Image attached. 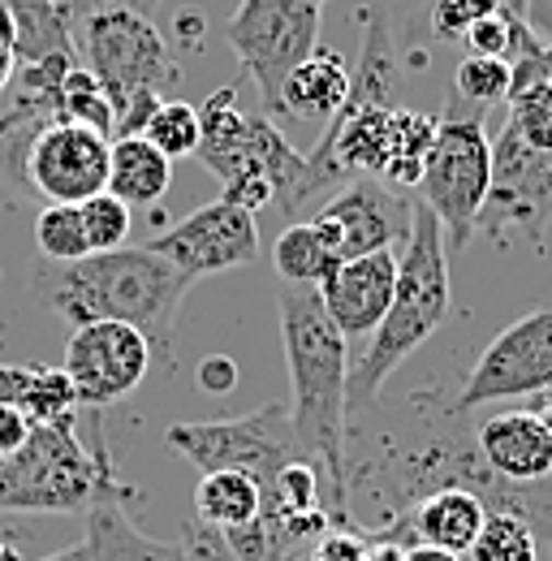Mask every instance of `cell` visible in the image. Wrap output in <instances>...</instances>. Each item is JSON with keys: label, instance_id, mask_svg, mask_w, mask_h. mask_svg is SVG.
Here are the masks:
<instances>
[{"label": "cell", "instance_id": "obj_47", "mask_svg": "<svg viewBox=\"0 0 552 561\" xmlns=\"http://www.w3.org/2000/svg\"><path fill=\"white\" fill-rule=\"evenodd\" d=\"M492 4H496V13H505L514 22H527V13H531V0H492Z\"/></svg>", "mask_w": 552, "mask_h": 561}, {"label": "cell", "instance_id": "obj_10", "mask_svg": "<svg viewBox=\"0 0 552 561\" xmlns=\"http://www.w3.org/2000/svg\"><path fill=\"white\" fill-rule=\"evenodd\" d=\"M552 389V307L527 311L509 329H501L475 358L453 415H467L505 398H540Z\"/></svg>", "mask_w": 552, "mask_h": 561}, {"label": "cell", "instance_id": "obj_16", "mask_svg": "<svg viewBox=\"0 0 552 561\" xmlns=\"http://www.w3.org/2000/svg\"><path fill=\"white\" fill-rule=\"evenodd\" d=\"M483 467L509 484H540L552 476V436L536 411H501L475 427Z\"/></svg>", "mask_w": 552, "mask_h": 561}, {"label": "cell", "instance_id": "obj_32", "mask_svg": "<svg viewBox=\"0 0 552 561\" xmlns=\"http://www.w3.org/2000/svg\"><path fill=\"white\" fill-rule=\"evenodd\" d=\"M142 139L151 142V147H160L169 160L195 156V147H199V108L186 104V100H164L156 108V117L147 122Z\"/></svg>", "mask_w": 552, "mask_h": 561}, {"label": "cell", "instance_id": "obj_14", "mask_svg": "<svg viewBox=\"0 0 552 561\" xmlns=\"http://www.w3.org/2000/svg\"><path fill=\"white\" fill-rule=\"evenodd\" d=\"M411 199H402L384 182L349 178L342 195H333L320 208L315 229L342 260H358L371 251H402V242L411 233Z\"/></svg>", "mask_w": 552, "mask_h": 561}, {"label": "cell", "instance_id": "obj_11", "mask_svg": "<svg viewBox=\"0 0 552 561\" xmlns=\"http://www.w3.org/2000/svg\"><path fill=\"white\" fill-rule=\"evenodd\" d=\"M151 358L156 351L135 324H122V320L78 324L66 346V376L78 393V407L104 411V407L130 398L142 385Z\"/></svg>", "mask_w": 552, "mask_h": 561}, {"label": "cell", "instance_id": "obj_7", "mask_svg": "<svg viewBox=\"0 0 552 561\" xmlns=\"http://www.w3.org/2000/svg\"><path fill=\"white\" fill-rule=\"evenodd\" d=\"M324 4L315 0H242L229 18V44L255 82L264 113H280V87L315 48H320Z\"/></svg>", "mask_w": 552, "mask_h": 561}, {"label": "cell", "instance_id": "obj_35", "mask_svg": "<svg viewBox=\"0 0 552 561\" xmlns=\"http://www.w3.org/2000/svg\"><path fill=\"white\" fill-rule=\"evenodd\" d=\"M522 31H527V22H514L505 13H487L467 31L462 48H467V57H501V61H509L518 39H522Z\"/></svg>", "mask_w": 552, "mask_h": 561}, {"label": "cell", "instance_id": "obj_30", "mask_svg": "<svg viewBox=\"0 0 552 561\" xmlns=\"http://www.w3.org/2000/svg\"><path fill=\"white\" fill-rule=\"evenodd\" d=\"M35 247L53 264H73V260L91 255L87 229H82V208L78 204H48V208H39V216H35Z\"/></svg>", "mask_w": 552, "mask_h": 561}, {"label": "cell", "instance_id": "obj_26", "mask_svg": "<svg viewBox=\"0 0 552 561\" xmlns=\"http://www.w3.org/2000/svg\"><path fill=\"white\" fill-rule=\"evenodd\" d=\"M436 142V117L414 113V108H393L389 122V160L380 169L376 182L384 186H418L423 178V160Z\"/></svg>", "mask_w": 552, "mask_h": 561}, {"label": "cell", "instance_id": "obj_28", "mask_svg": "<svg viewBox=\"0 0 552 561\" xmlns=\"http://www.w3.org/2000/svg\"><path fill=\"white\" fill-rule=\"evenodd\" d=\"M57 122H78L87 130H100V135H117V113H113V100L108 91L95 82V73H87L82 66H73L61 82V95H57Z\"/></svg>", "mask_w": 552, "mask_h": 561}, {"label": "cell", "instance_id": "obj_15", "mask_svg": "<svg viewBox=\"0 0 552 561\" xmlns=\"http://www.w3.org/2000/svg\"><path fill=\"white\" fill-rule=\"evenodd\" d=\"M393 285H398V251H371L358 260H342L337 273L320 285V302L345 342L371 337L393 302Z\"/></svg>", "mask_w": 552, "mask_h": 561}, {"label": "cell", "instance_id": "obj_54", "mask_svg": "<svg viewBox=\"0 0 552 561\" xmlns=\"http://www.w3.org/2000/svg\"><path fill=\"white\" fill-rule=\"evenodd\" d=\"M0 280H4V277H0Z\"/></svg>", "mask_w": 552, "mask_h": 561}, {"label": "cell", "instance_id": "obj_53", "mask_svg": "<svg viewBox=\"0 0 552 561\" xmlns=\"http://www.w3.org/2000/svg\"><path fill=\"white\" fill-rule=\"evenodd\" d=\"M315 4H324V0H315Z\"/></svg>", "mask_w": 552, "mask_h": 561}, {"label": "cell", "instance_id": "obj_43", "mask_svg": "<svg viewBox=\"0 0 552 561\" xmlns=\"http://www.w3.org/2000/svg\"><path fill=\"white\" fill-rule=\"evenodd\" d=\"M26 380H31V367H18V363H0V402H22L26 393Z\"/></svg>", "mask_w": 552, "mask_h": 561}, {"label": "cell", "instance_id": "obj_21", "mask_svg": "<svg viewBox=\"0 0 552 561\" xmlns=\"http://www.w3.org/2000/svg\"><path fill=\"white\" fill-rule=\"evenodd\" d=\"M349 95V66L342 53L315 48L280 87V113L298 122H333Z\"/></svg>", "mask_w": 552, "mask_h": 561}, {"label": "cell", "instance_id": "obj_49", "mask_svg": "<svg viewBox=\"0 0 552 561\" xmlns=\"http://www.w3.org/2000/svg\"><path fill=\"white\" fill-rule=\"evenodd\" d=\"M13 73H18V57L9 48H0V95L13 87Z\"/></svg>", "mask_w": 552, "mask_h": 561}, {"label": "cell", "instance_id": "obj_36", "mask_svg": "<svg viewBox=\"0 0 552 561\" xmlns=\"http://www.w3.org/2000/svg\"><path fill=\"white\" fill-rule=\"evenodd\" d=\"M487 13H496L492 0H436V4H432V31H436V39H445V44H462L467 31H471L480 18H487Z\"/></svg>", "mask_w": 552, "mask_h": 561}, {"label": "cell", "instance_id": "obj_39", "mask_svg": "<svg viewBox=\"0 0 552 561\" xmlns=\"http://www.w3.org/2000/svg\"><path fill=\"white\" fill-rule=\"evenodd\" d=\"M195 380H199L204 393L225 398V393L238 389V363H233L229 354H207L204 363H199V371H195Z\"/></svg>", "mask_w": 552, "mask_h": 561}, {"label": "cell", "instance_id": "obj_44", "mask_svg": "<svg viewBox=\"0 0 552 561\" xmlns=\"http://www.w3.org/2000/svg\"><path fill=\"white\" fill-rule=\"evenodd\" d=\"M26 126H39L31 113H22L13 100H9V108H0V142L4 139H13V135H22Z\"/></svg>", "mask_w": 552, "mask_h": 561}, {"label": "cell", "instance_id": "obj_45", "mask_svg": "<svg viewBox=\"0 0 552 561\" xmlns=\"http://www.w3.org/2000/svg\"><path fill=\"white\" fill-rule=\"evenodd\" d=\"M406 558V549L398 545V540H376V545H367V561H402Z\"/></svg>", "mask_w": 552, "mask_h": 561}, {"label": "cell", "instance_id": "obj_38", "mask_svg": "<svg viewBox=\"0 0 552 561\" xmlns=\"http://www.w3.org/2000/svg\"><path fill=\"white\" fill-rule=\"evenodd\" d=\"M220 199H225V204H233V208L251 211V216H260L268 204H276L273 186H268L260 173H242V178L225 182V186H220Z\"/></svg>", "mask_w": 552, "mask_h": 561}, {"label": "cell", "instance_id": "obj_31", "mask_svg": "<svg viewBox=\"0 0 552 561\" xmlns=\"http://www.w3.org/2000/svg\"><path fill=\"white\" fill-rule=\"evenodd\" d=\"M18 407L26 411L31 423L73 420L78 393H73V385H69L66 367H31V380H26V393H22Z\"/></svg>", "mask_w": 552, "mask_h": 561}, {"label": "cell", "instance_id": "obj_13", "mask_svg": "<svg viewBox=\"0 0 552 561\" xmlns=\"http://www.w3.org/2000/svg\"><path fill=\"white\" fill-rule=\"evenodd\" d=\"M113 139L78 122H48L31 135L26 173L48 204H87L108 191Z\"/></svg>", "mask_w": 552, "mask_h": 561}, {"label": "cell", "instance_id": "obj_12", "mask_svg": "<svg viewBox=\"0 0 552 561\" xmlns=\"http://www.w3.org/2000/svg\"><path fill=\"white\" fill-rule=\"evenodd\" d=\"M147 247L156 255H164L173 268H182L191 280H199L211 273L255 264L260 260V225L251 211L216 199V204H204L191 216H182L164 233H156Z\"/></svg>", "mask_w": 552, "mask_h": 561}, {"label": "cell", "instance_id": "obj_27", "mask_svg": "<svg viewBox=\"0 0 552 561\" xmlns=\"http://www.w3.org/2000/svg\"><path fill=\"white\" fill-rule=\"evenodd\" d=\"M471 561H540V536L522 514L487 510L480 540L471 545Z\"/></svg>", "mask_w": 552, "mask_h": 561}, {"label": "cell", "instance_id": "obj_40", "mask_svg": "<svg viewBox=\"0 0 552 561\" xmlns=\"http://www.w3.org/2000/svg\"><path fill=\"white\" fill-rule=\"evenodd\" d=\"M31 427H35V423L26 420V411H22V407L0 402V458L18 454V449L26 445V436H31Z\"/></svg>", "mask_w": 552, "mask_h": 561}, {"label": "cell", "instance_id": "obj_17", "mask_svg": "<svg viewBox=\"0 0 552 561\" xmlns=\"http://www.w3.org/2000/svg\"><path fill=\"white\" fill-rule=\"evenodd\" d=\"M126 492L108 489L87 505V561H182V545L156 540L130 523Z\"/></svg>", "mask_w": 552, "mask_h": 561}, {"label": "cell", "instance_id": "obj_23", "mask_svg": "<svg viewBox=\"0 0 552 561\" xmlns=\"http://www.w3.org/2000/svg\"><path fill=\"white\" fill-rule=\"evenodd\" d=\"M13 9V57L18 66L48 61V57H78L73 18L61 0H9Z\"/></svg>", "mask_w": 552, "mask_h": 561}, {"label": "cell", "instance_id": "obj_9", "mask_svg": "<svg viewBox=\"0 0 552 561\" xmlns=\"http://www.w3.org/2000/svg\"><path fill=\"white\" fill-rule=\"evenodd\" d=\"M552 225V151H536L509 126L492 142V182L475 220V233L492 242H531L544 247Z\"/></svg>", "mask_w": 552, "mask_h": 561}, {"label": "cell", "instance_id": "obj_3", "mask_svg": "<svg viewBox=\"0 0 552 561\" xmlns=\"http://www.w3.org/2000/svg\"><path fill=\"white\" fill-rule=\"evenodd\" d=\"M449 298H453V285H449V247H445L440 220L432 216L427 204H414L411 233H406L402 255H398L393 302H389L380 329L371 333L367 351L349 363L345 415L376 407L384 380L445 324Z\"/></svg>", "mask_w": 552, "mask_h": 561}, {"label": "cell", "instance_id": "obj_1", "mask_svg": "<svg viewBox=\"0 0 552 561\" xmlns=\"http://www.w3.org/2000/svg\"><path fill=\"white\" fill-rule=\"evenodd\" d=\"M280 342L289 363V423L307 462H315L324 480V501L333 527H349V454H345V385H349V351L337 324L329 320L315 285L276 289Z\"/></svg>", "mask_w": 552, "mask_h": 561}, {"label": "cell", "instance_id": "obj_50", "mask_svg": "<svg viewBox=\"0 0 552 561\" xmlns=\"http://www.w3.org/2000/svg\"><path fill=\"white\" fill-rule=\"evenodd\" d=\"M39 561H87V540H78V545H69L61 553H48V558H39Z\"/></svg>", "mask_w": 552, "mask_h": 561}, {"label": "cell", "instance_id": "obj_20", "mask_svg": "<svg viewBox=\"0 0 552 561\" xmlns=\"http://www.w3.org/2000/svg\"><path fill=\"white\" fill-rule=\"evenodd\" d=\"M195 156L220 186L251 173L246 113L238 108V87H220L199 104V147H195Z\"/></svg>", "mask_w": 552, "mask_h": 561}, {"label": "cell", "instance_id": "obj_25", "mask_svg": "<svg viewBox=\"0 0 552 561\" xmlns=\"http://www.w3.org/2000/svg\"><path fill=\"white\" fill-rule=\"evenodd\" d=\"M273 264L285 285H324V280L337 273L342 255L324 242V233L315 229V220H302V225H289L273 247Z\"/></svg>", "mask_w": 552, "mask_h": 561}, {"label": "cell", "instance_id": "obj_46", "mask_svg": "<svg viewBox=\"0 0 552 561\" xmlns=\"http://www.w3.org/2000/svg\"><path fill=\"white\" fill-rule=\"evenodd\" d=\"M402 561H462L458 553H445V549H432V545H411Z\"/></svg>", "mask_w": 552, "mask_h": 561}, {"label": "cell", "instance_id": "obj_18", "mask_svg": "<svg viewBox=\"0 0 552 561\" xmlns=\"http://www.w3.org/2000/svg\"><path fill=\"white\" fill-rule=\"evenodd\" d=\"M246 156H251V173H260L273 186L276 204H285V211H298L311 195H320L311 160L289 147L268 113H246Z\"/></svg>", "mask_w": 552, "mask_h": 561}, {"label": "cell", "instance_id": "obj_51", "mask_svg": "<svg viewBox=\"0 0 552 561\" xmlns=\"http://www.w3.org/2000/svg\"><path fill=\"white\" fill-rule=\"evenodd\" d=\"M0 561H22V553H18L9 540H0Z\"/></svg>", "mask_w": 552, "mask_h": 561}, {"label": "cell", "instance_id": "obj_22", "mask_svg": "<svg viewBox=\"0 0 552 561\" xmlns=\"http://www.w3.org/2000/svg\"><path fill=\"white\" fill-rule=\"evenodd\" d=\"M173 186V160L135 135V139H113L108 160V195H117L126 208H151L169 195Z\"/></svg>", "mask_w": 552, "mask_h": 561}, {"label": "cell", "instance_id": "obj_29", "mask_svg": "<svg viewBox=\"0 0 552 561\" xmlns=\"http://www.w3.org/2000/svg\"><path fill=\"white\" fill-rule=\"evenodd\" d=\"M505 126L536 151H552V78H536L509 91Z\"/></svg>", "mask_w": 552, "mask_h": 561}, {"label": "cell", "instance_id": "obj_5", "mask_svg": "<svg viewBox=\"0 0 552 561\" xmlns=\"http://www.w3.org/2000/svg\"><path fill=\"white\" fill-rule=\"evenodd\" d=\"M483 117H487V108H475L449 91V104L436 117V142L423 160V178H418L423 199L418 204H427L432 216L440 220L449 251H462L471 242L483 199H487L492 139L483 130Z\"/></svg>", "mask_w": 552, "mask_h": 561}, {"label": "cell", "instance_id": "obj_34", "mask_svg": "<svg viewBox=\"0 0 552 561\" xmlns=\"http://www.w3.org/2000/svg\"><path fill=\"white\" fill-rule=\"evenodd\" d=\"M82 208V229H87V247L91 251H122L130 238V208L117 195H95Z\"/></svg>", "mask_w": 552, "mask_h": 561}, {"label": "cell", "instance_id": "obj_48", "mask_svg": "<svg viewBox=\"0 0 552 561\" xmlns=\"http://www.w3.org/2000/svg\"><path fill=\"white\" fill-rule=\"evenodd\" d=\"M0 48L13 53V9H9V0H0Z\"/></svg>", "mask_w": 552, "mask_h": 561}, {"label": "cell", "instance_id": "obj_8", "mask_svg": "<svg viewBox=\"0 0 552 561\" xmlns=\"http://www.w3.org/2000/svg\"><path fill=\"white\" fill-rule=\"evenodd\" d=\"M82 26V70L95 73V82L108 91L113 113L142 91L164 95L182 82V66L173 61L164 35L135 9H100L78 22Z\"/></svg>", "mask_w": 552, "mask_h": 561}, {"label": "cell", "instance_id": "obj_52", "mask_svg": "<svg viewBox=\"0 0 552 561\" xmlns=\"http://www.w3.org/2000/svg\"><path fill=\"white\" fill-rule=\"evenodd\" d=\"M544 536H549V561H552V531H544Z\"/></svg>", "mask_w": 552, "mask_h": 561}, {"label": "cell", "instance_id": "obj_37", "mask_svg": "<svg viewBox=\"0 0 552 561\" xmlns=\"http://www.w3.org/2000/svg\"><path fill=\"white\" fill-rule=\"evenodd\" d=\"M182 561H242V558L229 549L225 531L204 527V523H191L186 536H182Z\"/></svg>", "mask_w": 552, "mask_h": 561}, {"label": "cell", "instance_id": "obj_42", "mask_svg": "<svg viewBox=\"0 0 552 561\" xmlns=\"http://www.w3.org/2000/svg\"><path fill=\"white\" fill-rule=\"evenodd\" d=\"M61 4H66L73 26H78L82 18H91V13H100V9H135L142 18H151V9H156L160 0H61Z\"/></svg>", "mask_w": 552, "mask_h": 561}, {"label": "cell", "instance_id": "obj_24", "mask_svg": "<svg viewBox=\"0 0 552 561\" xmlns=\"http://www.w3.org/2000/svg\"><path fill=\"white\" fill-rule=\"evenodd\" d=\"M260 484L242 471H207L195 489V523L216 531H238L251 518H260Z\"/></svg>", "mask_w": 552, "mask_h": 561}, {"label": "cell", "instance_id": "obj_19", "mask_svg": "<svg viewBox=\"0 0 552 561\" xmlns=\"http://www.w3.org/2000/svg\"><path fill=\"white\" fill-rule=\"evenodd\" d=\"M483 518H487V505L475 492L445 484V489L423 492L411 505V536L414 545H432V549L467 558L471 545L480 540Z\"/></svg>", "mask_w": 552, "mask_h": 561}, {"label": "cell", "instance_id": "obj_33", "mask_svg": "<svg viewBox=\"0 0 552 561\" xmlns=\"http://www.w3.org/2000/svg\"><path fill=\"white\" fill-rule=\"evenodd\" d=\"M509 82H514L509 61H501V57H467L453 70V95L475 104V108H492V104L509 100Z\"/></svg>", "mask_w": 552, "mask_h": 561}, {"label": "cell", "instance_id": "obj_4", "mask_svg": "<svg viewBox=\"0 0 552 561\" xmlns=\"http://www.w3.org/2000/svg\"><path fill=\"white\" fill-rule=\"evenodd\" d=\"M108 489L126 484H117L108 467L104 436L95 454H87L73 420L35 423L26 445L0 458V510L9 514H78Z\"/></svg>", "mask_w": 552, "mask_h": 561}, {"label": "cell", "instance_id": "obj_41", "mask_svg": "<svg viewBox=\"0 0 552 561\" xmlns=\"http://www.w3.org/2000/svg\"><path fill=\"white\" fill-rule=\"evenodd\" d=\"M311 561H367V540H358L354 531H329Z\"/></svg>", "mask_w": 552, "mask_h": 561}, {"label": "cell", "instance_id": "obj_6", "mask_svg": "<svg viewBox=\"0 0 552 561\" xmlns=\"http://www.w3.org/2000/svg\"><path fill=\"white\" fill-rule=\"evenodd\" d=\"M164 440L195 462L199 471H242L260 484V496L273 489L276 476L302 458L289 411L280 402H268L238 420H207V423H173ZM315 467V462H311Z\"/></svg>", "mask_w": 552, "mask_h": 561}, {"label": "cell", "instance_id": "obj_2", "mask_svg": "<svg viewBox=\"0 0 552 561\" xmlns=\"http://www.w3.org/2000/svg\"><path fill=\"white\" fill-rule=\"evenodd\" d=\"M195 280L173 268L151 247H122V251H91L73 264H53L39 273V298L69 320H122L135 324L160 358H173V329L182 298Z\"/></svg>", "mask_w": 552, "mask_h": 561}]
</instances>
